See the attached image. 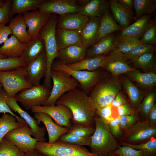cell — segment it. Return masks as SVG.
<instances>
[{
	"label": "cell",
	"instance_id": "obj_38",
	"mask_svg": "<svg viewBox=\"0 0 156 156\" xmlns=\"http://www.w3.org/2000/svg\"><path fill=\"white\" fill-rule=\"evenodd\" d=\"M156 94L154 91L149 92L139 105L137 112L144 120L148 119V114L155 104Z\"/></svg>",
	"mask_w": 156,
	"mask_h": 156
},
{
	"label": "cell",
	"instance_id": "obj_34",
	"mask_svg": "<svg viewBox=\"0 0 156 156\" xmlns=\"http://www.w3.org/2000/svg\"><path fill=\"white\" fill-rule=\"evenodd\" d=\"M133 3L135 21L144 15L154 13L156 10L155 0H133Z\"/></svg>",
	"mask_w": 156,
	"mask_h": 156
},
{
	"label": "cell",
	"instance_id": "obj_9",
	"mask_svg": "<svg viewBox=\"0 0 156 156\" xmlns=\"http://www.w3.org/2000/svg\"><path fill=\"white\" fill-rule=\"evenodd\" d=\"M156 135V127L150 126L148 120H139L124 131L121 139V145H137L145 143Z\"/></svg>",
	"mask_w": 156,
	"mask_h": 156
},
{
	"label": "cell",
	"instance_id": "obj_18",
	"mask_svg": "<svg viewBox=\"0 0 156 156\" xmlns=\"http://www.w3.org/2000/svg\"><path fill=\"white\" fill-rule=\"evenodd\" d=\"M28 76L33 86L40 84L47 70V58L44 49L32 62L26 66Z\"/></svg>",
	"mask_w": 156,
	"mask_h": 156
},
{
	"label": "cell",
	"instance_id": "obj_61",
	"mask_svg": "<svg viewBox=\"0 0 156 156\" xmlns=\"http://www.w3.org/2000/svg\"><path fill=\"white\" fill-rule=\"evenodd\" d=\"M2 86L1 85V84L0 82V91H1L2 90Z\"/></svg>",
	"mask_w": 156,
	"mask_h": 156
},
{
	"label": "cell",
	"instance_id": "obj_28",
	"mask_svg": "<svg viewBox=\"0 0 156 156\" xmlns=\"http://www.w3.org/2000/svg\"><path fill=\"white\" fill-rule=\"evenodd\" d=\"M108 57V55H97L84 59L76 64L67 65L75 70L93 71L102 68L106 62Z\"/></svg>",
	"mask_w": 156,
	"mask_h": 156
},
{
	"label": "cell",
	"instance_id": "obj_51",
	"mask_svg": "<svg viewBox=\"0 0 156 156\" xmlns=\"http://www.w3.org/2000/svg\"><path fill=\"white\" fill-rule=\"evenodd\" d=\"M110 131L115 138H118L122 135V130L120 125V116L108 122Z\"/></svg>",
	"mask_w": 156,
	"mask_h": 156
},
{
	"label": "cell",
	"instance_id": "obj_45",
	"mask_svg": "<svg viewBox=\"0 0 156 156\" xmlns=\"http://www.w3.org/2000/svg\"><path fill=\"white\" fill-rule=\"evenodd\" d=\"M134 149L142 151L145 156H153L156 153V139L154 138L146 142L137 145L124 144Z\"/></svg>",
	"mask_w": 156,
	"mask_h": 156
},
{
	"label": "cell",
	"instance_id": "obj_29",
	"mask_svg": "<svg viewBox=\"0 0 156 156\" xmlns=\"http://www.w3.org/2000/svg\"><path fill=\"white\" fill-rule=\"evenodd\" d=\"M124 28L116 23L109 11H108L101 18L99 30L95 44L102 38L114 32L122 31Z\"/></svg>",
	"mask_w": 156,
	"mask_h": 156
},
{
	"label": "cell",
	"instance_id": "obj_12",
	"mask_svg": "<svg viewBox=\"0 0 156 156\" xmlns=\"http://www.w3.org/2000/svg\"><path fill=\"white\" fill-rule=\"evenodd\" d=\"M31 110L33 113L41 112L48 114L60 126L69 129L72 125V112L65 105L59 104L51 106H36L32 107Z\"/></svg>",
	"mask_w": 156,
	"mask_h": 156
},
{
	"label": "cell",
	"instance_id": "obj_54",
	"mask_svg": "<svg viewBox=\"0 0 156 156\" xmlns=\"http://www.w3.org/2000/svg\"><path fill=\"white\" fill-rule=\"evenodd\" d=\"M5 24H0V44L4 43L9 36L12 34L10 27L8 25H6Z\"/></svg>",
	"mask_w": 156,
	"mask_h": 156
},
{
	"label": "cell",
	"instance_id": "obj_7",
	"mask_svg": "<svg viewBox=\"0 0 156 156\" xmlns=\"http://www.w3.org/2000/svg\"><path fill=\"white\" fill-rule=\"evenodd\" d=\"M34 149L47 156H96L82 146L57 140L52 144L38 141Z\"/></svg>",
	"mask_w": 156,
	"mask_h": 156
},
{
	"label": "cell",
	"instance_id": "obj_39",
	"mask_svg": "<svg viewBox=\"0 0 156 156\" xmlns=\"http://www.w3.org/2000/svg\"><path fill=\"white\" fill-rule=\"evenodd\" d=\"M91 139V137H82L67 133L60 136L57 141L71 144L90 146Z\"/></svg>",
	"mask_w": 156,
	"mask_h": 156
},
{
	"label": "cell",
	"instance_id": "obj_36",
	"mask_svg": "<svg viewBox=\"0 0 156 156\" xmlns=\"http://www.w3.org/2000/svg\"><path fill=\"white\" fill-rule=\"evenodd\" d=\"M25 124L18 122L16 117L11 114H3L0 118V142L9 132Z\"/></svg>",
	"mask_w": 156,
	"mask_h": 156
},
{
	"label": "cell",
	"instance_id": "obj_53",
	"mask_svg": "<svg viewBox=\"0 0 156 156\" xmlns=\"http://www.w3.org/2000/svg\"><path fill=\"white\" fill-rule=\"evenodd\" d=\"M122 6L131 20L134 18V11L133 0H117Z\"/></svg>",
	"mask_w": 156,
	"mask_h": 156
},
{
	"label": "cell",
	"instance_id": "obj_13",
	"mask_svg": "<svg viewBox=\"0 0 156 156\" xmlns=\"http://www.w3.org/2000/svg\"><path fill=\"white\" fill-rule=\"evenodd\" d=\"M7 102L12 111L17 113L27 123L31 131L32 136L38 141H45V127H40L37 120L20 107L14 97H8Z\"/></svg>",
	"mask_w": 156,
	"mask_h": 156
},
{
	"label": "cell",
	"instance_id": "obj_50",
	"mask_svg": "<svg viewBox=\"0 0 156 156\" xmlns=\"http://www.w3.org/2000/svg\"><path fill=\"white\" fill-rule=\"evenodd\" d=\"M12 2V0H6L3 5L0 8V24L6 23L9 22L10 19V14Z\"/></svg>",
	"mask_w": 156,
	"mask_h": 156
},
{
	"label": "cell",
	"instance_id": "obj_19",
	"mask_svg": "<svg viewBox=\"0 0 156 156\" xmlns=\"http://www.w3.org/2000/svg\"><path fill=\"white\" fill-rule=\"evenodd\" d=\"M34 118L39 125L42 122L44 125L48 135V142L52 144L57 141L61 135L67 133L69 129L57 124L48 114L41 112L34 113Z\"/></svg>",
	"mask_w": 156,
	"mask_h": 156
},
{
	"label": "cell",
	"instance_id": "obj_3",
	"mask_svg": "<svg viewBox=\"0 0 156 156\" xmlns=\"http://www.w3.org/2000/svg\"><path fill=\"white\" fill-rule=\"evenodd\" d=\"M57 18L51 14L48 21L42 29L39 37L44 43L47 58V70L43 84L46 87L51 89V78L50 73L52 63L57 58L58 50L55 36Z\"/></svg>",
	"mask_w": 156,
	"mask_h": 156
},
{
	"label": "cell",
	"instance_id": "obj_5",
	"mask_svg": "<svg viewBox=\"0 0 156 156\" xmlns=\"http://www.w3.org/2000/svg\"><path fill=\"white\" fill-rule=\"evenodd\" d=\"M0 82L8 97H14L19 92L33 86L26 66L0 71Z\"/></svg>",
	"mask_w": 156,
	"mask_h": 156
},
{
	"label": "cell",
	"instance_id": "obj_37",
	"mask_svg": "<svg viewBox=\"0 0 156 156\" xmlns=\"http://www.w3.org/2000/svg\"><path fill=\"white\" fill-rule=\"evenodd\" d=\"M155 60L154 52H153L143 54L129 60L135 67L149 72H153Z\"/></svg>",
	"mask_w": 156,
	"mask_h": 156
},
{
	"label": "cell",
	"instance_id": "obj_15",
	"mask_svg": "<svg viewBox=\"0 0 156 156\" xmlns=\"http://www.w3.org/2000/svg\"><path fill=\"white\" fill-rule=\"evenodd\" d=\"M51 14L38 10L23 14L25 22L28 28L27 31L32 40L39 37L40 31L47 23Z\"/></svg>",
	"mask_w": 156,
	"mask_h": 156
},
{
	"label": "cell",
	"instance_id": "obj_17",
	"mask_svg": "<svg viewBox=\"0 0 156 156\" xmlns=\"http://www.w3.org/2000/svg\"><path fill=\"white\" fill-rule=\"evenodd\" d=\"M102 68L109 71L115 77L136 70L129 64L123 53L116 51L108 54L107 62Z\"/></svg>",
	"mask_w": 156,
	"mask_h": 156
},
{
	"label": "cell",
	"instance_id": "obj_22",
	"mask_svg": "<svg viewBox=\"0 0 156 156\" xmlns=\"http://www.w3.org/2000/svg\"><path fill=\"white\" fill-rule=\"evenodd\" d=\"M89 19L79 13L60 15L57 20L56 28L81 31Z\"/></svg>",
	"mask_w": 156,
	"mask_h": 156
},
{
	"label": "cell",
	"instance_id": "obj_23",
	"mask_svg": "<svg viewBox=\"0 0 156 156\" xmlns=\"http://www.w3.org/2000/svg\"><path fill=\"white\" fill-rule=\"evenodd\" d=\"M101 18H90L80 31L81 44L87 49L95 43L99 30Z\"/></svg>",
	"mask_w": 156,
	"mask_h": 156
},
{
	"label": "cell",
	"instance_id": "obj_8",
	"mask_svg": "<svg viewBox=\"0 0 156 156\" xmlns=\"http://www.w3.org/2000/svg\"><path fill=\"white\" fill-rule=\"evenodd\" d=\"M50 76L53 81V87L49 98L42 106L55 105L58 99L63 94L80 88L78 82L65 72L51 70Z\"/></svg>",
	"mask_w": 156,
	"mask_h": 156
},
{
	"label": "cell",
	"instance_id": "obj_24",
	"mask_svg": "<svg viewBox=\"0 0 156 156\" xmlns=\"http://www.w3.org/2000/svg\"><path fill=\"white\" fill-rule=\"evenodd\" d=\"M80 32L77 30L56 28L55 36L58 50L70 46L81 44Z\"/></svg>",
	"mask_w": 156,
	"mask_h": 156
},
{
	"label": "cell",
	"instance_id": "obj_60",
	"mask_svg": "<svg viewBox=\"0 0 156 156\" xmlns=\"http://www.w3.org/2000/svg\"><path fill=\"white\" fill-rule=\"evenodd\" d=\"M6 58V57L0 53V59L4 58Z\"/></svg>",
	"mask_w": 156,
	"mask_h": 156
},
{
	"label": "cell",
	"instance_id": "obj_32",
	"mask_svg": "<svg viewBox=\"0 0 156 156\" xmlns=\"http://www.w3.org/2000/svg\"><path fill=\"white\" fill-rule=\"evenodd\" d=\"M125 74L129 78L143 87L150 88L156 85V74L153 72L143 73L136 70Z\"/></svg>",
	"mask_w": 156,
	"mask_h": 156
},
{
	"label": "cell",
	"instance_id": "obj_2",
	"mask_svg": "<svg viewBox=\"0 0 156 156\" xmlns=\"http://www.w3.org/2000/svg\"><path fill=\"white\" fill-rule=\"evenodd\" d=\"M95 131L91 136V152L96 156H111L119 146L111 133L108 122L96 116Z\"/></svg>",
	"mask_w": 156,
	"mask_h": 156
},
{
	"label": "cell",
	"instance_id": "obj_21",
	"mask_svg": "<svg viewBox=\"0 0 156 156\" xmlns=\"http://www.w3.org/2000/svg\"><path fill=\"white\" fill-rule=\"evenodd\" d=\"M87 49L81 44L70 46L59 50L56 58L66 65L76 64L84 59Z\"/></svg>",
	"mask_w": 156,
	"mask_h": 156
},
{
	"label": "cell",
	"instance_id": "obj_31",
	"mask_svg": "<svg viewBox=\"0 0 156 156\" xmlns=\"http://www.w3.org/2000/svg\"><path fill=\"white\" fill-rule=\"evenodd\" d=\"M45 0H13L10 16L11 18L16 14H21L29 11L38 9Z\"/></svg>",
	"mask_w": 156,
	"mask_h": 156
},
{
	"label": "cell",
	"instance_id": "obj_30",
	"mask_svg": "<svg viewBox=\"0 0 156 156\" xmlns=\"http://www.w3.org/2000/svg\"><path fill=\"white\" fill-rule=\"evenodd\" d=\"M26 44V49L21 57L27 65L39 56L45 49V46L43 41L39 37Z\"/></svg>",
	"mask_w": 156,
	"mask_h": 156
},
{
	"label": "cell",
	"instance_id": "obj_52",
	"mask_svg": "<svg viewBox=\"0 0 156 156\" xmlns=\"http://www.w3.org/2000/svg\"><path fill=\"white\" fill-rule=\"evenodd\" d=\"M112 107L109 105L97 109L96 110V115L99 117L108 122L113 120L115 118L112 116Z\"/></svg>",
	"mask_w": 156,
	"mask_h": 156
},
{
	"label": "cell",
	"instance_id": "obj_41",
	"mask_svg": "<svg viewBox=\"0 0 156 156\" xmlns=\"http://www.w3.org/2000/svg\"><path fill=\"white\" fill-rule=\"evenodd\" d=\"M27 66L21 57L0 59V71L11 70Z\"/></svg>",
	"mask_w": 156,
	"mask_h": 156
},
{
	"label": "cell",
	"instance_id": "obj_11",
	"mask_svg": "<svg viewBox=\"0 0 156 156\" xmlns=\"http://www.w3.org/2000/svg\"><path fill=\"white\" fill-rule=\"evenodd\" d=\"M32 135L31 131L26 124L10 131L4 138L25 153L34 149L38 142Z\"/></svg>",
	"mask_w": 156,
	"mask_h": 156
},
{
	"label": "cell",
	"instance_id": "obj_59",
	"mask_svg": "<svg viewBox=\"0 0 156 156\" xmlns=\"http://www.w3.org/2000/svg\"><path fill=\"white\" fill-rule=\"evenodd\" d=\"M5 1L0 0V8H1L4 5Z\"/></svg>",
	"mask_w": 156,
	"mask_h": 156
},
{
	"label": "cell",
	"instance_id": "obj_26",
	"mask_svg": "<svg viewBox=\"0 0 156 156\" xmlns=\"http://www.w3.org/2000/svg\"><path fill=\"white\" fill-rule=\"evenodd\" d=\"M26 48V43L21 42L12 34L0 47V53L6 57H20Z\"/></svg>",
	"mask_w": 156,
	"mask_h": 156
},
{
	"label": "cell",
	"instance_id": "obj_14",
	"mask_svg": "<svg viewBox=\"0 0 156 156\" xmlns=\"http://www.w3.org/2000/svg\"><path fill=\"white\" fill-rule=\"evenodd\" d=\"M81 7L75 0H45L38 8L40 11L62 15L79 12Z\"/></svg>",
	"mask_w": 156,
	"mask_h": 156
},
{
	"label": "cell",
	"instance_id": "obj_42",
	"mask_svg": "<svg viewBox=\"0 0 156 156\" xmlns=\"http://www.w3.org/2000/svg\"><path fill=\"white\" fill-rule=\"evenodd\" d=\"M24 154L4 138L0 142V156H23Z\"/></svg>",
	"mask_w": 156,
	"mask_h": 156
},
{
	"label": "cell",
	"instance_id": "obj_4",
	"mask_svg": "<svg viewBox=\"0 0 156 156\" xmlns=\"http://www.w3.org/2000/svg\"><path fill=\"white\" fill-rule=\"evenodd\" d=\"M51 70L65 72L73 77L79 84L80 88L88 96L94 86L106 76L105 72L99 68L92 71L73 70L57 59L53 62Z\"/></svg>",
	"mask_w": 156,
	"mask_h": 156
},
{
	"label": "cell",
	"instance_id": "obj_1",
	"mask_svg": "<svg viewBox=\"0 0 156 156\" xmlns=\"http://www.w3.org/2000/svg\"><path fill=\"white\" fill-rule=\"evenodd\" d=\"M59 104L65 105L70 109L73 116L72 124H80L93 127L96 110L89 96L80 88L62 95L55 105Z\"/></svg>",
	"mask_w": 156,
	"mask_h": 156
},
{
	"label": "cell",
	"instance_id": "obj_43",
	"mask_svg": "<svg viewBox=\"0 0 156 156\" xmlns=\"http://www.w3.org/2000/svg\"><path fill=\"white\" fill-rule=\"evenodd\" d=\"M155 45L141 44L135 47L130 52L123 54L127 60L134 59L145 53L154 52Z\"/></svg>",
	"mask_w": 156,
	"mask_h": 156
},
{
	"label": "cell",
	"instance_id": "obj_20",
	"mask_svg": "<svg viewBox=\"0 0 156 156\" xmlns=\"http://www.w3.org/2000/svg\"><path fill=\"white\" fill-rule=\"evenodd\" d=\"M118 42L117 35L113 33L102 38L87 49L84 59L108 55L114 51Z\"/></svg>",
	"mask_w": 156,
	"mask_h": 156
},
{
	"label": "cell",
	"instance_id": "obj_58",
	"mask_svg": "<svg viewBox=\"0 0 156 156\" xmlns=\"http://www.w3.org/2000/svg\"><path fill=\"white\" fill-rule=\"evenodd\" d=\"M77 4L80 7H82L87 5L90 1V0H76Z\"/></svg>",
	"mask_w": 156,
	"mask_h": 156
},
{
	"label": "cell",
	"instance_id": "obj_62",
	"mask_svg": "<svg viewBox=\"0 0 156 156\" xmlns=\"http://www.w3.org/2000/svg\"><path fill=\"white\" fill-rule=\"evenodd\" d=\"M111 156H117L116 155H115L114 154V155H112Z\"/></svg>",
	"mask_w": 156,
	"mask_h": 156
},
{
	"label": "cell",
	"instance_id": "obj_57",
	"mask_svg": "<svg viewBox=\"0 0 156 156\" xmlns=\"http://www.w3.org/2000/svg\"><path fill=\"white\" fill-rule=\"evenodd\" d=\"M148 120L150 126L156 127V104L155 103L148 114Z\"/></svg>",
	"mask_w": 156,
	"mask_h": 156
},
{
	"label": "cell",
	"instance_id": "obj_56",
	"mask_svg": "<svg viewBox=\"0 0 156 156\" xmlns=\"http://www.w3.org/2000/svg\"><path fill=\"white\" fill-rule=\"evenodd\" d=\"M127 103L124 96L120 93H118L116 95L110 105L112 106L118 107Z\"/></svg>",
	"mask_w": 156,
	"mask_h": 156
},
{
	"label": "cell",
	"instance_id": "obj_27",
	"mask_svg": "<svg viewBox=\"0 0 156 156\" xmlns=\"http://www.w3.org/2000/svg\"><path fill=\"white\" fill-rule=\"evenodd\" d=\"M12 34L21 42L26 43L32 40L27 30V25L22 14H18L10 18L8 25Z\"/></svg>",
	"mask_w": 156,
	"mask_h": 156
},
{
	"label": "cell",
	"instance_id": "obj_6",
	"mask_svg": "<svg viewBox=\"0 0 156 156\" xmlns=\"http://www.w3.org/2000/svg\"><path fill=\"white\" fill-rule=\"evenodd\" d=\"M120 88L117 80L105 77L94 86L89 96L96 110L110 105Z\"/></svg>",
	"mask_w": 156,
	"mask_h": 156
},
{
	"label": "cell",
	"instance_id": "obj_47",
	"mask_svg": "<svg viewBox=\"0 0 156 156\" xmlns=\"http://www.w3.org/2000/svg\"><path fill=\"white\" fill-rule=\"evenodd\" d=\"M7 97L6 93L2 89L0 91V113L11 114L16 117L18 122L23 124L26 123L22 118L15 114L10 109L7 103Z\"/></svg>",
	"mask_w": 156,
	"mask_h": 156
},
{
	"label": "cell",
	"instance_id": "obj_46",
	"mask_svg": "<svg viewBox=\"0 0 156 156\" xmlns=\"http://www.w3.org/2000/svg\"><path fill=\"white\" fill-rule=\"evenodd\" d=\"M139 117L137 111L134 110L129 115L120 116V125L121 129L125 131L132 126L139 120Z\"/></svg>",
	"mask_w": 156,
	"mask_h": 156
},
{
	"label": "cell",
	"instance_id": "obj_44",
	"mask_svg": "<svg viewBox=\"0 0 156 156\" xmlns=\"http://www.w3.org/2000/svg\"><path fill=\"white\" fill-rule=\"evenodd\" d=\"M95 130V128L80 124H72L67 133L82 137H91Z\"/></svg>",
	"mask_w": 156,
	"mask_h": 156
},
{
	"label": "cell",
	"instance_id": "obj_33",
	"mask_svg": "<svg viewBox=\"0 0 156 156\" xmlns=\"http://www.w3.org/2000/svg\"><path fill=\"white\" fill-rule=\"evenodd\" d=\"M122 84L129 99L131 105L134 109H137L144 98V92L128 78L123 79Z\"/></svg>",
	"mask_w": 156,
	"mask_h": 156
},
{
	"label": "cell",
	"instance_id": "obj_10",
	"mask_svg": "<svg viewBox=\"0 0 156 156\" xmlns=\"http://www.w3.org/2000/svg\"><path fill=\"white\" fill-rule=\"evenodd\" d=\"M51 90L43 85L33 86L20 92L14 97L27 110L42 106L49 98Z\"/></svg>",
	"mask_w": 156,
	"mask_h": 156
},
{
	"label": "cell",
	"instance_id": "obj_35",
	"mask_svg": "<svg viewBox=\"0 0 156 156\" xmlns=\"http://www.w3.org/2000/svg\"><path fill=\"white\" fill-rule=\"evenodd\" d=\"M109 8L115 21L123 28L130 25L131 20L117 0H110Z\"/></svg>",
	"mask_w": 156,
	"mask_h": 156
},
{
	"label": "cell",
	"instance_id": "obj_48",
	"mask_svg": "<svg viewBox=\"0 0 156 156\" xmlns=\"http://www.w3.org/2000/svg\"><path fill=\"white\" fill-rule=\"evenodd\" d=\"M113 154L117 156H145L142 151L125 145L119 146Z\"/></svg>",
	"mask_w": 156,
	"mask_h": 156
},
{
	"label": "cell",
	"instance_id": "obj_16",
	"mask_svg": "<svg viewBox=\"0 0 156 156\" xmlns=\"http://www.w3.org/2000/svg\"><path fill=\"white\" fill-rule=\"evenodd\" d=\"M154 25H156L155 23L150 15H144L121 31L120 33L117 35L118 42L127 38L139 39L148 28Z\"/></svg>",
	"mask_w": 156,
	"mask_h": 156
},
{
	"label": "cell",
	"instance_id": "obj_25",
	"mask_svg": "<svg viewBox=\"0 0 156 156\" xmlns=\"http://www.w3.org/2000/svg\"><path fill=\"white\" fill-rule=\"evenodd\" d=\"M109 2L106 0H91L86 5L81 7L79 13L89 18H101L109 11Z\"/></svg>",
	"mask_w": 156,
	"mask_h": 156
},
{
	"label": "cell",
	"instance_id": "obj_55",
	"mask_svg": "<svg viewBox=\"0 0 156 156\" xmlns=\"http://www.w3.org/2000/svg\"><path fill=\"white\" fill-rule=\"evenodd\" d=\"M117 107V111L119 116L129 115L134 110L131 105L128 103Z\"/></svg>",
	"mask_w": 156,
	"mask_h": 156
},
{
	"label": "cell",
	"instance_id": "obj_40",
	"mask_svg": "<svg viewBox=\"0 0 156 156\" xmlns=\"http://www.w3.org/2000/svg\"><path fill=\"white\" fill-rule=\"evenodd\" d=\"M141 44L142 43L140 39L135 38L123 39L118 42L114 51H119L123 54L126 53Z\"/></svg>",
	"mask_w": 156,
	"mask_h": 156
},
{
	"label": "cell",
	"instance_id": "obj_49",
	"mask_svg": "<svg viewBox=\"0 0 156 156\" xmlns=\"http://www.w3.org/2000/svg\"><path fill=\"white\" fill-rule=\"evenodd\" d=\"M141 38L140 40L142 44L155 45L156 44V25L148 28Z\"/></svg>",
	"mask_w": 156,
	"mask_h": 156
}]
</instances>
